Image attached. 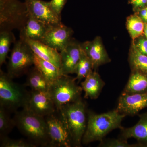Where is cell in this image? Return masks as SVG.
<instances>
[{
    "label": "cell",
    "mask_w": 147,
    "mask_h": 147,
    "mask_svg": "<svg viewBox=\"0 0 147 147\" xmlns=\"http://www.w3.org/2000/svg\"><path fill=\"white\" fill-rule=\"evenodd\" d=\"M15 127L36 146L50 147V139L45 118L27 108L14 113Z\"/></svg>",
    "instance_id": "cell-1"
},
{
    "label": "cell",
    "mask_w": 147,
    "mask_h": 147,
    "mask_svg": "<svg viewBox=\"0 0 147 147\" xmlns=\"http://www.w3.org/2000/svg\"><path fill=\"white\" fill-rule=\"evenodd\" d=\"M125 116L117 109L100 114L88 111L86 129L82 144L87 145L95 141H101L114 129L122 128L121 122Z\"/></svg>",
    "instance_id": "cell-2"
},
{
    "label": "cell",
    "mask_w": 147,
    "mask_h": 147,
    "mask_svg": "<svg viewBox=\"0 0 147 147\" xmlns=\"http://www.w3.org/2000/svg\"><path fill=\"white\" fill-rule=\"evenodd\" d=\"M59 111L68 129L72 146L81 147L88 121L86 103L81 98L64 105Z\"/></svg>",
    "instance_id": "cell-3"
},
{
    "label": "cell",
    "mask_w": 147,
    "mask_h": 147,
    "mask_svg": "<svg viewBox=\"0 0 147 147\" xmlns=\"http://www.w3.org/2000/svg\"><path fill=\"white\" fill-rule=\"evenodd\" d=\"M7 73L0 70V106L9 113H15L19 108H26L30 92L21 85L13 82Z\"/></svg>",
    "instance_id": "cell-4"
},
{
    "label": "cell",
    "mask_w": 147,
    "mask_h": 147,
    "mask_svg": "<svg viewBox=\"0 0 147 147\" xmlns=\"http://www.w3.org/2000/svg\"><path fill=\"white\" fill-rule=\"evenodd\" d=\"M75 81V78L63 74L50 84L48 93L57 111H59L64 105L82 98L83 90Z\"/></svg>",
    "instance_id": "cell-5"
},
{
    "label": "cell",
    "mask_w": 147,
    "mask_h": 147,
    "mask_svg": "<svg viewBox=\"0 0 147 147\" xmlns=\"http://www.w3.org/2000/svg\"><path fill=\"white\" fill-rule=\"evenodd\" d=\"M28 17L25 3L18 0H0V31H21Z\"/></svg>",
    "instance_id": "cell-6"
},
{
    "label": "cell",
    "mask_w": 147,
    "mask_h": 147,
    "mask_svg": "<svg viewBox=\"0 0 147 147\" xmlns=\"http://www.w3.org/2000/svg\"><path fill=\"white\" fill-rule=\"evenodd\" d=\"M7 66V74L15 79L27 73L34 65V54L25 40L20 38L14 42Z\"/></svg>",
    "instance_id": "cell-7"
},
{
    "label": "cell",
    "mask_w": 147,
    "mask_h": 147,
    "mask_svg": "<svg viewBox=\"0 0 147 147\" xmlns=\"http://www.w3.org/2000/svg\"><path fill=\"white\" fill-rule=\"evenodd\" d=\"M50 139V147H72L71 137L60 112L45 117Z\"/></svg>",
    "instance_id": "cell-8"
},
{
    "label": "cell",
    "mask_w": 147,
    "mask_h": 147,
    "mask_svg": "<svg viewBox=\"0 0 147 147\" xmlns=\"http://www.w3.org/2000/svg\"><path fill=\"white\" fill-rule=\"evenodd\" d=\"M73 30L62 23L48 26L42 43L61 52L72 40Z\"/></svg>",
    "instance_id": "cell-9"
},
{
    "label": "cell",
    "mask_w": 147,
    "mask_h": 147,
    "mask_svg": "<svg viewBox=\"0 0 147 147\" xmlns=\"http://www.w3.org/2000/svg\"><path fill=\"white\" fill-rule=\"evenodd\" d=\"M28 13L48 26L62 23L61 16L52 8L50 2L42 0H25Z\"/></svg>",
    "instance_id": "cell-10"
},
{
    "label": "cell",
    "mask_w": 147,
    "mask_h": 147,
    "mask_svg": "<svg viewBox=\"0 0 147 147\" xmlns=\"http://www.w3.org/2000/svg\"><path fill=\"white\" fill-rule=\"evenodd\" d=\"M26 108L38 115L45 117L57 111L56 106L48 93L36 91H30Z\"/></svg>",
    "instance_id": "cell-11"
},
{
    "label": "cell",
    "mask_w": 147,
    "mask_h": 147,
    "mask_svg": "<svg viewBox=\"0 0 147 147\" xmlns=\"http://www.w3.org/2000/svg\"><path fill=\"white\" fill-rule=\"evenodd\" d=\"M82 51V44L72 38L68 45L61 51V67L64 75L76 74Z\"/></svg>",
    "instance_id": "cell-12"
},
{
    "label": "cell",
    "mask_w": 147,
    "mask_h": 147,
    "mask_svg": "<svg viewBox=\"0 0 147 147\" xmlns=\"http://www.w3.org/2000/svg\"><path fill=\"white\" fill-rule=\"evenodd\" d=\"M146 107L147 92L133 94L122 93L119 98L117 110L126 116H133Z\"/></svg>",
    "instance_id": "cell-13"
},
{
    "label": "cell",
    "mask_w": 147,
    "mask_h": 147,
    "mask_svg": "<svg viewBox=\"0 0 147 147\" xmlns=\"http://www.w3.org/2000/svg\"><path fill=\"white\" fill-rule=\"evenodd\" d=\"M81 44L84 52L92 62L94 69L111 61L100 36H96L92 41H86Z\"/></svg>",
    "instance_id": "cell-14"
},
{
    "label": "cell",
    "mask_w": 147,
    "mask_h": 147,
    "mask_svg": "<svg viewBox=\"0 0 147 147\" xmlns=\"http://www.w3.org/2000/svg\"><path fill=\"white\" fill-rule=\"evenodd\" d=\"M20 38L24 39L30 45L35 55L42 59L52 63L61 69L60 53L57 50L40 41L32 40L21 35Z\"/></svg>",
    "instance_id": "cell-15"
},
{
    "label": "cell",
    "mask_w": 147,
    "mask_h": 147,
    "mask_svg": "<svg viewBox=\"0 0 147 147\" xmlns=\"http://www.w3.org/2000/svg\"><path fill=\"white\" fill-rule=\"evenodd\" d=\"M120 139L127 140L134 138L141 147H147V113L139 116V120L135 125L121 129Z\"/></svg>",
    "instance_id": "cell-16"
},
{
    "label": "cell",
    "mask_w": 147,
    "mask_h": 147,
    "mask_svg": "<svg viewBox=\"0 0 147 147\" xmlns=\"http://www.w3.org/2000/svg\"><path fill=\"white\" fill-rule=\"evenodd\" d=\"M48 25L28 14V17L20 35L34 41L42 42L47 32Z\"/></svg>",
    "instance_id": "cell-17"
},
{
    "label": "cell",
    "mask_w": 147,
    "mask_h": 147,
    "mask_svg": "<svg viewBox=\"0 0 147 147\" xmlns=\"http://www.w3.org/2000/svg\"><path fill=\"white\" fill-rule=\"evenodd\" d=\"M105 84L100 75L96 71H93L81 83V87L85 92L84 98L97 99Z\"/></svg>",
    "instance_id": "cell-18"
},
{
    "label": "cell",
    "mask_w": 147,
    "mask_h": 147,
    "mask_svg": "<svg viewBox=\"0 0 147 147\" xmlns=\"http://www.w3.org/2000/svg\"><path fill=\"white\" fill-rule=\"evenodd\" d=\"M27 74L26 86L30 87L32 90L48 92L51 84L35 67L30 68Z\"/></svg>",
    "instance_id": "cell-19"
},
{
    "label": "cell",
    "mask_w": 147,
    "mask_h": 147,
    "mask_svg": "<svg viewBox=\"0 0 147 147\" xmlns=\"http://www.w3.org/2000/svg\"><path fill=\"white\" fill-rule=\"evenodd\" d=\"M147 92V75L137 71H132L123 93L127 94Z\"/></svg>",
    "instance_id": "cell-20"
},
{
    "label": "cell",
    "mask_w": 147,
    "mask_h": 147,
    "mask_svg": "<svg viewBox=\"0 0 147 147\" xmlns=\"http://www.w3.org/2000/svg\"><path fill=\"white\" fill-rule=\"evenodd\" d=\"M34 65L50 84L63 75L61 69L58 68L52 63L39 58L35 54Z\"/></svg>",
    "instance_id": "cell-21"
},
{
    "label": "cell",
    "mask_w": 147,
    "mask_h": 147,
    "mask_svg": "<svg viewBox=\"0 0 147 147\" xmlns=\"http://www.w3.org/2000/svg\"><path fill=\"white\" fill-rule=\"evenodd\" d=\"M129 61L132 71H140L147 75V56L139 52L133 43L129 52Z\"/></svg>",
    "instance_id": "cell-22"
},
{
    "label": "cell",
    "mask_w": 147,
    "mask_h": 147,
    "mask_svg": "<svg viewBox=\"0 0 147 147\" xmlns=\"http://www.w3.org/2000/svg\"><path fill=\"white\" fill-rule=\"evenodd\" d=\"M144 22L137 13L130 15L127 18V29L133 40L144 34Z\"/></svg>",
    "instance_id": "cell-23"
},
{
    "label": "cell",
    "mask_w": 147,
    "mask_h": 147,
    "mask_svg": "<svg viewBox=\"0 0 147 147\" xmlns=\"http://www.w3.org/2000/svg\"><path fill=\"white\" fill-rule=\"evenodd\" d=\"M16 42L15 36L11 31H0V65L5 62L11 45Z\"/></svg>",
    "instance_id": "cell-24"
},
{
    "label": "cell",
    "mask_w": 147,
    "mask_h": 147,
    "mask_svg": "<svg viewBox=\"0 0 147 147\" xmlns=\"http://www.w3.org/2000/svg\"><path fill=\"white\" fill-rule=\"evenodd\" d=\"M94 69L92 62L82 49L81 58L76 68L75 79L80 82L85 79Z\"/></svg>",
    "instance_id": "cell-25"
},
{
    "label": "cell",
    "mask_w": 147,
    "mask_h": 147,
    "mask_svg": "<svg viewBox=\"0 0 147 147\" xmlns=\"http://www.w3.org/2000/svg\"><path fill=\"white\" fill-rule=\"evenodd\" d=\"M9 114L8 111L0 106V137L8 136L15 127L14 120Z\"/></svg>",
    "instance_id": "cell-26"
},
{
    "label": "cell",
    "mask_w": 147,
    "mask_h": 147,
    "mask_svg": "<svg viewBox=\"0 0 147 147\" xmlns=\"http://www.w3.org/2000/svg\"><path fill=\"white\" fill-rule=\"evenodd\" d=\"M1 147H36L34 144L28 140L24 139H10L8 136L0 137Z\"/></svg>",
    "instance_id": "cell-27"
},
{
    "label": "cell",
    "mask_w": 147,
    "mask_h": 147,
    "mask_svg": "<svg viewBox=\"0 0 147 147\" xmlns=\"http://www.w3.org/2000/svg\"><path fill=\"white\" fill-rule=\"evenodd\" d=\"M99 146L103 147H141V145L136 144H129L127 140L121 139H112L107 141H100Z\"/></svg>",
    "instance_id": "cell-28"
},
{
    "label": "cell",
    "mask_w": 147,
    "mask_h": 147,
    "mask_svg": "<svg viewBox=\"0 0 147 147\" xmlns=\"http://www.w3.org/2000/svg\"><path fill=\"white\" fill-rule=\"evenodd\" d=\"M135 47L139 52L143 55L147 56V39L142 36L139 37L137 39L133 40Z\"/></svg>",
    "instance_id": "cell-29"
},
{
    "label": "cell",
    "mask_w": 147,
    "mask_h": 147,
    "mask_svg": "<svg viewBox=\"0 0 147 147\" xmlns=\"http://www.w3.org/2000/svg\"><path fill=\"white\" fill-rule=\"evenodd\" d=\"M67 1V0H51L50 2L53 9L58 15L61 16L62 11Z\"/></svg>",
    "instance_id": "cell-30"
},
{
    "label": "cell",
    "mask_w": 147,
    "mask_h": 147,
    "mask_svg": "<svg viewBox=\"0 0 147 147\" xmlns=\"http://www.w3.org/2000/svg\"><path fill=\"white\" fill-rule=\"evenodd\" d=\"M128 3L136 11L147 7V0H128Z\"/></svg>",
    "instance_id": "cell-31"
},
{
    "label": "cell",
    "mask_w": 147,
    "mask_h": 147,
    "mask_svg": "<svg viewBox=\"0 0 147 147\" xmlns=\"http://www.w3.org/2000/svg\"><path fill=\"white\" fill-rule=\"evenodd\" d=\"M136 13H137V15L141 17L144 21L147 16V7L137 11Z\"/></svg>",
    "instance_id": "cell-32"
},
{
    "label": "cell",
    "mask_w": 147,
    "mask_h": 147,
    "mask_svg": "<svg viewBox=\"0 0 147 147\" xmlns=\"http://www.w3.org/2000/svg\"><path fill=\"white\" fill-rule=\"evenodd\" d=\"M144 34L147 39V24H145L144 29Z\"/></svg>",
    "instance_id": "cell-33"
},
{
    "label": "cell",
    "mask_w": 147,
    "mask_h": 147,
    "mask_svg": "<svg viewBox=\"0 0 147 147\" xmlns=\"http://www.w3.org/2000/svg\"><path fill=\"white\" fill-rule=\"evenodd\" d=\"M144 22L145 24H147V17H146V18L144 20Z\"/></svg>",
    "instance_id": "cell-34"
}]
</instances>
